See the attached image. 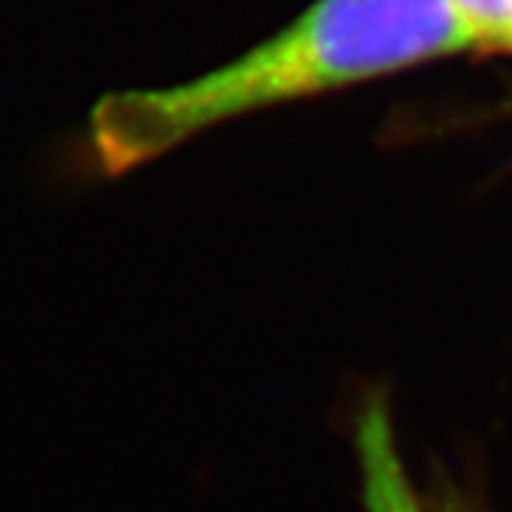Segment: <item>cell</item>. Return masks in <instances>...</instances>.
<instances>
[{"label":"cell","instance_id":"6da1fadb","mask_svg":"<svg viewBox=\"0 0 512 512\" xmlns=\"http://www.w3.org/2000/svg\"><path fill=\"white\" fill-rule=\"evenodd\" d=\"M466 47L451 0H315L275 38L207 75L102 96L90 112V145L105 173H127L250 112Z\"/></svg>","mask_w":512,"mask_h":512},{"label":"cell","instance_id":"7a4b0ae2","mask_svg":"<svg viewBox=\"0 0 512 512\" xmlns=\"http://www.w3.org/2000/svg\"><path fill=\"white\" fill-rule=\"evenodd\" d=\"M352 451L364 512H432L401 457L392 408L383 392H371L361 401L352 423Z\"/></svg>","mask_w":512,"mask_h":512},{"label":"cell","instance_id":"3957f363","mask_svg":"<svg viewBox=\"0 0 512 512\" xmlns=\"http://www.w3.org/2000/svg\"><path fill=\"white\" fill-rule=\"evenodd\" d=\"M472 47L512 50V0H451Z\"/></svg>","mask_w":512,"mask_h":512},{"label":"cell","instance_id":"277c9868","mask_svg":"<svg viewBox=\"0 0 512 512\" xmlns=\"http://www.w3.org/2000/svg\"><path fill=\"white\" fill-rule=\"evenodd\" d=\"M426 500L432 512H491L479 494L460 488L451 479H442L432 491H426Z\"/></svg>","mask_w":512,"mask_h":512}]
</instances>
